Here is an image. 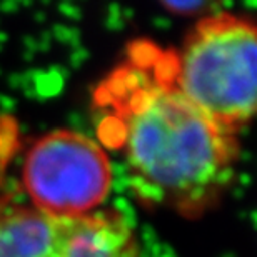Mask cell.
<instances>
[{"instance_id":"obj_1","label":"cell","mask_w":257,"mask_h":257,"mask_svg":"<svg viewBox=\"0 0 257 257\" xmlns=\"http://www.w3.org/2000/svg\"><path fill=\"white\" fill-rule=\"evenodd\" d=\"M94 109L97 136L124 157L131 189L142 204L195 219L232 186L237 136L179 89L174 50L151 40L131 44L124 62L97 85Z\"/></svg>"},{"instance_id":"obj_2","label":"cell","mask_w":257,"mask_h":257,"mask_svg":"<svg viewBox=\"0 0 257 257\" xmlns=\"http://www.w3.org/2000/svg\"><path fill=\"white\" fill-rule=\"evenodd\" d=\"M257 32L240 14L202 15L174 50L179 89L219 127L237 136L257 105Z\"/></svg>"},{"instance_id":"obj_3","label":"cell","mask_w":257,"mask_h":257,"mask_svg":"<svg viewBox=\"0 0 257 257\" xmlns=\"http://www.w3.org/2000/svg\"><path fill=\"white\" fill-rule=\"evenodd\" d=\"M22 186L29 204L52 217H82L104 204L112 189L105 149L75 131L39 137L25 154Z\"/></svg>"},{"instance_id":"obj_5","label":"cell","mask_w":257,"mask_h":257,"mask_svg":"<svg viewBox=\"0 0 257 257\" xmlns=\"http://www.w3.org/2000/svg\"><path fill=\"white\" fill-rule=\"evenodd\" d=\"M164 9H167L171 14H179V15H192L204 12L210 7V4L207 2H164Z\"/></svg>"},{"instance_id":"obj_4","label":"cell","mask_w":257,"mask_h":257,"mask_svg":"<svg viewBox=\"0 0 257 257\" xmlns=\"http://www.w3.org/2000/svg\"><path fill=\"white\" fill-rule=\"evenodd\" d=\"M0 257H137V239L117 210L65 219L0 197Z\"/></svg>"}]
</instances>
